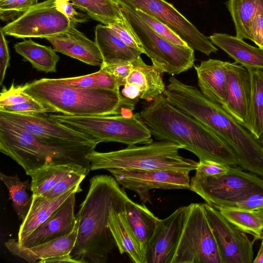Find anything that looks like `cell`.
Wrapping results in <instances>:
<instances>
[{
    "label": "cell",
    "instance_id": "obj_1",
    "mask_svg": "<svg viewBox=\"0 0 263 263\" xmlns=\"http://www.w3.org/2000/svg\"><path fill=\"white\" fill-rule=\"evenodd\" d=\"M163 94L170 103L226 142L241 168L263 177V149L258 140L221 105L208 99L197 87L173 76Z\"/></svg>",
    "mask_w": 263,
    "mask_h": 263
},
{
    "label": "cell",
    "instance_id": "obj_2",
    "mask_svg": "<svg viewBox=\"0 0 263 263\" xmlns=\"http://www.w3.org/2000/svg\"><path fill=\"white\" fill-rule=\"evenodd\" d=\"M130 199L116 179L98 175L90 179L86 196L76 215L78 235L70 253L78 263H105L116 243L108 225L112 210H124Z\"/></svg>",
    "mask_w": 263,
    "mask_h": 263
},
{
    "label": "cell",
    "instance_id": "obj_3",
    "mask_svg": "<svg viewBox=\"0 0 263 263\" xmlns=\"http://www.w3.org/2000/svg\"><path fill=\"white\" fill-rule=\"evenodd\" d=\"M139 114L156 139L180 144L199 160H213L230 166L238 165L234 152L226 142L170 103L163 94L148 102Z\"/></svg>",
    "mask_w": 263,
    "mask_h": 263
},
{
    "label": "cell",
    "instance_id": "obj_4",
    "mask_svg": "<svg viewBox=\"0 0 263 263\" xmlns=\"http://www.w3.org/2000/svg\"><path fill=\"white\" fill-rule=\"evenodd\" d=\"M24 90L50 112L72 116L130 115L137 101L120 92L67 85L57 79L43 78L24 85Z\"/></svg>",
    "mask_w": 263,
    "mask_h": 263
},
{
    "label": "cell",
    "instance_id": "obj_5",
    "mask_svg": "<svg viewBox=\"0 0 263 263\" xmlns=\"http://www.w3.org/2000/svg\"><path fill=\"white\" fill-rule=\"evenodd\" d=\"M97 145L51 143L0 117V151L21 166L26 174L49 163H74L90 171L86 156Z\"/></svg>",
    "mask_w": 263,
    "mask_h": 263
},
{
    "label": "cell",
    "instance_id": "obj_6",
    "mask_svg": "<svg viewBox=\"0 0 263 263\" xmlns=\"http://www.w3.org/2000/svg\"><path fill=\"white\" fill-rule=\"evenodd\" d=\"M182 148L177 143L158 140L142 146L128 145L125 148L108 152L94 150L86 157L90 162V171L172 170L190 172L196 170L198 162L181 156L179 151Z\"/></svg>",
    "mask_w": 263,
    "mask_h": 263
},
{
    "label": "cell",
    "instance_id": "obj_7",
    "mask_svg": "<svg viewBox=\"0 0 263 263\" xmlns=\"http://www.w3.org/2000/svg\"><path fill=\"white\" fill-rule=\"evenodd\" d=\"M122 17L141 44L144 54L162 73L178 74L194 66V50L189 46L175 44L153 30L135 12L132 7L115 0Z\"/></svg>",
    "mask_w": 263,
    "mask_h": 263
},
{
    "label": "cell",
    "instance_id": "obj_8",
    "mask_svg": "<svg viewBox=\"0 0 263 263\" xmlns=\"http://www.w3.org/2000/svg\"><path fill=\"white\" fill-rule=\"evenodd\" d=\"M56 121L86 134L101 142H116L133 145L153 141L151 133L140 118L131 115L72 116L49 114Z\"/></svg>",
    "mask_w": 263,
    "mask_h": 263
},
{
    "label": "cell",
    "instance_id": "obj_9",
    "mask_svg": "<svg viewBox=\"0 0 263 263\" xmlns=\"http://www.w3.org/2000/svg\"><path fill=\"white\" fill-rule=\"evenodd\" d=\"M189 190L216 209L232 207L252 194L263 192V177L231 166L227 172L217 175L195 174Z\"/></svg>",
    "mask_w": 263,
    "mask_h": 263
},
{
    "label": "cell",
    "instance_id": "obj_10",
    "mask_svg": "<svg viewBox=\"0 0 263 263\" xmlns=\"http://www.w3.org/2000/svg\"><path fill=\"white\" fill-rule=\"evenodd\" d=\"M171 263H221L204 203L187 205L184 227Z\"/></svg>",
    "mask_w": 263,
    "mask_h": 263
},
{
    "label": "cell",
    "instance_id": "obj_11",
    "mask_svg": "<svg viewBox=\"0 0 263 263\" xmlns=\"http://www.w3.org/2000/svg\"><path fill=\"white\" fill-rule=\"evenodd\" d=\"M70 26L68 17L58 9L55 0H46L2 29L5 35L15 38L46 39L66 31Z\"/></svg>",
    "mask_w": 263,
    "mask_h": 263
},
{
    "label": "cell",
    "instance_id": "obj_12",
    "mask_svg": "<svg viewBox=\"0 0 263 263\" xmlns=\"http://www.w3.org/2000/svg\"><path fill=\"white\" fill-rule=\"evenodd\" d=\"M156 18L168 26L194 50L206 55L218 49L171 3L165 0H120Z\"/></svg>",
    "mask_w": 263,
    "mask_h": 263
},
{
    "label": "cell",
    "instance_id": "obj_13",
    "mask_svg": "<svg viewBox=\"0 0 263 263\" xmlns=\"http://www.w3.org/2000/svg\"><path fill=\"white\" fill-rule=\"evenodd\" d=\"M109 171L123 188L137 193L143 202L151 203L152 189H190L188 172L172 170H142L109 169Z\"/></svg>",
    "mask_w": 263,
    "mask_h": 263
},
{
    "label": "cell",
    "instance_id": "obj_14",
    "mask_svg": "<svg viewBox=\"0 0 263 263\" xmlns=\"http://www.w3.org/2000/svg\"><path fill=\"white\" fill-rule=\"evenodd\" d=\"M0 117L51 143L98 145L100 143L89 135L56 121L47 113L22 115L0 111Z\"/></svg>",
    "mask_w": 263,
    "mask_h": 263
},
{
    "label": "cell",
    "instance_id": "obj_15",
    "mask_svg": "<svg viewBox=\"0 0 263 263\" xmlns=\"http://www.w3.org/2000/svg\"><path fill=\"white\" fill-rule=\"evenodd\" d=\"M204 206L218 247L221 263H252L254 260L253 240L230 223L213 206Z\"/></svg>",
    "mask_w": 263,
    "mask_h": 263
},
{
    "label": "cell",
    "instance_id": "obj_16",
    "mask_svg": "<svg viewBox=\"0 0 263 263\" xmlns=\"http://www.w3.org/2000/svg\"><path fill=\"white\" fill-rule=\"evenodd\" d=\"M187 205L157 221L146 253L147 263H171L184 227Z\"/></svg>",
    "mask_w": 263,
    "mask_h": 263
},
{
    "label": "cell",
    "instance_id": "obj_17",
    "mask_svg": "<svg viewBox=\"0 0 263 263\" xmlns=\"http://www.w3.org/2000/svg\"><path fill=\"white\" fill-rule=\"evenodd\" d=\"M227 81L222 107L243 126L247 120L251 95L249 70L242 66L226 62Z\"/></svg>",
    "mask_w": 263,
    "mask_h": 263
},
{
    "label": "cell",
    "instance_id": "obj_18",
    "mask_svg": "<svg viewBox=\"0 0 263 263\" xmlns=\"http://www.w3.org/2000/svg\"><path fill=\"white\" fill-rule=\"evenodd\" d=\"M76 192L73 193L43 223L21 243L31 248L71 233L77 224L74 215Z\"/></svg>",
    "mask_w": 263,
    "mask_h": 263
},
{
    "label": "cell",
    "instance_id": "obj_19",
    "mask_svg": "<svg viewBox=\"0 0 263 263\" xmlns=\"http://www.w3.org/2000/svg\"><path fill=\"white\" fill-rule=\"evenodd\" d=\"M45 39L57 52L92 66L101 67L103 63L95 41L89 39L72 25L66 31Z\"/></svg>",
    "mask_w": 263,
    "mask_h": 263
},
{
    "label": "cell",
    "instance_id": "obj_20",
    "mask_svg": "<svg viewBox=\"0 0 263 263\" xmlns=\"http://www.w3.org/2000/svg\"><path fill=\"white\" fill-rule=\"evenodd\" d=\"M77 235L78 226L76 224L71 233L31 248L20 245L17 238L8 239L5 242V246L9 252L14 256L30 263H41L49 258L70 254L75 245Z\"/></svg>",
    "mask_w": 263,
    "mask_h": 263
},
{
    "label": "cell",
    "instance_id": "obj_21",
    "mask_svg": "<svg viewBox=\"0 0 263 263\" xmlns=\"http://www.w3.org/2000/svg\"><path fill=\"white\" fill-rule=\"evenodd\" d=\"M80 185L78 184L60 196L52 198L32 194L30 208L20 227L17 237L18 242L21 243L46 221L73 193L80 192L82 189Z\"/></svg>",
    "mask_w": 263,
    "mask_h": 263
},
{
    "label": "cell",
    "instance_id": "obj_22",
    "mask_svg": "<svg viewBox=\"0 0 263 263\" xmlns=\"http://www.w3.org/2000/svg\"><path fill=\"white\" fill-rule=\"evenodd\" d=\"M194 67L200 91L209 100L221 105L226 96V62L210 59Z\"/></svg>",
    "mask_w": 263,
    "mask_h": 263
},
{
    "label": "cell",
    "instance_id": "obj_23",
    "mask_svg": "<svg viewBox=\"0 0 263 263\" xmlns=\"http://www.w3.org/2000/svg\"><path fill=\"white\" fill-rule=\"evenodd\" d=\"M216 45L248 70H263V49L252 46L243 39L226 33H214L209 37Z\"/></svg>",
    "mask_w": 263,
    "mask_h": 263
},
{
    "label": "cell",
    "instance_id": "obj_24",
    "mask_svg": "<svg viewBox=\"0 0 263 263\" xmlns=\"http://www.w3.org/2000/svg\"><path fill=\"white\" fill-rule=\"evenodd\" d=\"M108 225L119 252L126 253L135 263H147L146 256L131 229L124 210H112Z\"/></svg>",
    "mask_w": 263,
    "mask_h": 263
},
{
    "label": "cell",
    "instance_id": "obj_25",
    "mask_svg": "<svg viewBox=\"0 0 263 263\" xmlns=\"http://www.w3.org/2000/svg\"><path fill=\"white\" fill-rule=\"evenodd\" d=\"M79 172L88 175L90 171L74 163L45 164L27 175L31 177L32 194L45 196L62 178L72 172Z\"/></svg>",
    "mask_w": 263,
    "mask_h": 263
},
{
    "label": "cell",
    "instance_id": "obj_26",
    "mask_svg": "<svg viewBox=\"0 0 263 263\" xmlns=\"http://www.w3.org/2000/svg\"><path fill=\"white\" fill-rule=\"evenodd\" d=\"M95 41L100 50L103 63L117 60L133 62L142 53L128 46L106 25L99 24L96 27Z\"/></svg>",
    "mask_w": 263,
    "mask_h": 263
},
{
    "label": "cell",
    "instance_id": "obj_27",
    "mask_svg": "<svg viewBox=\"0 0 263 263\" xmlns=\"http://www.w3.org/2000/svg\"><path fill=\"white\" fill-rule=\"evenodd\" d=\"M133 68L126 83H135L140 89V99L150 102L163 93L166 86L162 73L154 66L146 64L140 56L133 62Z\"/></svg>",
    "mask_w": 263,
    "mask_h": 263
},
{
    "label": "cell",
    "instance_id": "obj_28",
    "mask_svg": "<svg viewBox=\"0 0 263 263\" xmlns=\"http://www.w3.org/2000/svg\"><path fill=\"white\" fill-rule=\"evenodd\" d=\"M125 213L129 226L146 256L159 218L144 204L136 203L131 199L125 203Z\"/></svg>",
    "mask_w": 263,
    "mask_h": 263
},
{
    "label": "cell",
    "instance_id": "obj_29",
    "mask_svg": "<svg viewBox=\"0 0 263 263\" xmlns=\"http://www.w3.org/2000/svg\"><path fill=\"white\" fill-rule=\"evenodd\" d=\"M14 48L23 57V61L29 62L38 71L46 73L56 72L60 57L53 48L29 39L16 43Z\"/></svg>",
    "mask_w": 263,
    "mask_h": 263
},
{
    "label": "cell",
    "instance_id": "obj_30",
    "mask_svg": "<svg viewBox=\"0 0 263 263\" xmlns=\"http://www.w3.org/2000/svg\"><path fill=\"white\" fill-rule=\"evenodd\" d=\"M251 95L248 114L244 126L258 140L263 135V72L249 70Z\"/></svg>",
    "mask_w": 263,
    "mask_h": 263
},
{
    "label": "cell",
    "instance_id": "obj_31",
    "mask_svg": "<svg viewBox=\"0 0 263 263\" xmlns=\"http://www.w3.org/2000/svg\"><path fill=\"white\" fill-rule=\"evenodd\" d=\"M226 5L235 25L236 36L250 40L251 23L263 9V0H228Z\"/></svg>",
    "mask_w": 263,
    "mask_h": 263
},
{
    "label": "cell",
    "instance_id": "obj_32",
    "mask_svg": "<svg viewBox=\"0 0 263 263\" xmlns=\"http://www.w3.org/2000/svg\"><path fill=\"white\" fill-rule=\"evenodd\" d=\"M217 209L232 224L253 236V241L263 237V221L256 211L236 207H222Z\"/></svg>",
    "mask_w": 263,
    "mask_h": 263
},
{
    "label": "cell",
    "instance_id": "obj_33",
    "mask_svg": "<svg viewBox=\"0 0 263 263\" xmlns=\"http://www.w3.org/2000/svg\"><path fill=\"white\" fill-rule=\"evenodd\" d=\"M78 9L104 25L123 20L115 0H68Z\"/></svg>",
    "mask_w": 263,
    "mask_h": 263
},
{
    "label": "cell",
    "instance_id": "obj_34",
    "mask_svg": "<svg viewBox=\"0 0 263 263\" xmlns=\"http://www.w3.org/2000/svg\"><path fill=\"white\" fill-rule=\"evenodd\" d=\"M0 179L6 186L9 199L18 218L22 221L26 216L31 206L32 196L28 191L31 190V183L28 180L23 181L17 175H7L0 173Z\"/></svg>",
    "mask_w": 263,
    "mask_h": 263
},
{
    "label": "cell",
    "instance_id": "obj_35",
    "mask_svg": "<svg viewBox=\"0 0 263 263\" xmlns=\"http://www.w3.org/2000/svg\"><path fill=\"white\" fill-rule=\"evenodd\" d=\"M59 82L69 86L88 88L108 89L120 92V86L108 73L100 69L91 74L71 78L57 79Z\"/></svg>",
    "mask_w": 263,
    "mask_h": 263
},
{
    "label": "cell",
    "instance_id": "obj_36",
    "mask_svg": "<svg viewBox=\"0 0 263 263\" xmlns=\"http://www.w3.org/2000/svg\"><path fill=\"white\" fill-rule=\"evenodd\" d=\"M37 3L38 0H0V18L14 21Z\"/></svg>",
    "mask_w": 263,
    "mask_h": 263
},
{
    "label": "cell",
    "instance_id": "obj_37",
    "mask_svg": "<svg viewBox=\"0 0 263 263\" xmlns=\"http://www.w3.org/2000/svg\"><path fill=\"white\" fill-rule=\"evenodd\" d=\"M133 8L137 14L158 34L175 44L181 46H189L176 33L162 22L141 10L134 7Z\"/></svg>",
    "mask_w": 263,
    "mask_h": 263
},
{
    "label": "cell",
    "instance_id": "obj_38",
    "mask_svg": "<svg viewBox=\"0 0 263 263\" xmlns=\"http://www.w3.org/2000/svg\"><path fill=\"white\" fill-rule=\"evenodd\" d=\"M133 62L117 60L103 63L100 69L110 75L121 87L126 83L127 78L133 68Z\"/></svg>",
    "mask_w": 263,
    "mask_h": 263
},
{
    "label": "cell",
    "instance_id": "obj_39",
    "mask_svg": "<svg viewBox=\"0 0 263 263\" xmlns=\"http://www.w3.org/2000/svg\"><path fill=\"white\" fill-rule=\"evenodd\" d=\"M23 85L15 86L12 83L9 88L4 87L0 95V107L21 103L33 98L24 90Z\"/></svg>",
    "mask_w": 263,
    "mask_h": 263
},
{
    "label": "cell",
    "instance_id": "obj_40",
    "mask_svg": "<svg viewBox=\"0 0 263 263\" xmlns=\"http://www.w3.org/2000/svg\"><path fill=\"white\" fill-rule=\"evenodd\" d=\"M0 111L22 115H37L50 112L46 107L34 99L16 104L0 107Z\"/></svg>",
    "mask_w": 263,
    "mask_h": 263
},
{
    "label": "cell",
    "instance_id": "obj_41",
    "mask_svg": "<svg viewBox=\"0 0 263 263\" xmlns=\"http://www.w3.org/2000/svg\"><path fill=\"white\" fill-rule=\"evenodd\" d=\"M85 173L79 172H72L60 180L45 196L52 198L60 196L78 184H80L85 177Z\"/></svg>",
    "mask_w": 263,
    "mask_h": 263
},
{
    "label": "cell",
    "instance_id": "obj_42",
    "mask_svg": "<svg viewBox=\"0 0 263 263\" xmlns=\"http://www.w3.org/2000/svg\"><path fill=\"white\" fill-rule=\"evenodd\" d=\"M107 26L128 46L144 53L141 44L129 29L123 18L121 21L110 23Z\"/></svg>",
    "mask_w": 263,
    "mask_h": 263
},
{
    "label": "cell",
    "instance_id": "obj_43",
    "mask_svg": "<svg viewBox=\"0 0 263 263\" xmlns=\"http://www.w3.org/2000/svg\"><path fill=\"white\" fill-rule=\"evenodd\" d=\"M230 167V165L213 160H199L195 174L203 176L217 175L227 172Z\"/></svg>",
    "mask_w": 263,
    "mask_h": 263
},
{
    "label": "cell",
    "instance_id": "obj_44",
    "mask_svg": "<svg viewBox=\"0 0 263 263\" xmlns=\"http://www.w3.org/2000/svg\"><path fill=\"white\" fill-rule=\"evenodd\" d=\"M55 3L58 9L68 17L71 25L76 26L79 23L87 21L86 15L78 12L68 0H55Z\"/></svg>",
    "mask_w": 263,
    "mask_h": 263
},
{
    "label": "cell",
    "instance_id": "obj_45",
    "mask_svg": "<svg viewBox=\"0 0 263 263\" xmlns=\"http://www.w3.org/2000/svg\"><path fill=\"white\" fill-rule=\"evenodd\" d=\"M250 40L263 49V9L256 14L251 23Z\"/></svg>",
    "mask_w": 263,
    "mask_h": 263
},
{
    "label": "cell",
    "instance_id": "obj_46",
    "mask_svg": "<svg viewBox=\"0 0 263 263\" xmlns=\"http://www.w3.org/2000/svg\"><path fill=\"white\" fill-rule=\"evenodd\" d=\"M2 29H0V85L3 84L6 70L9 66L10 54L8 42Z\"/></svg>",
    "mask_w": 263,
    "mask_h": 263
},
{
    "label": "cell",
    "instance_id": "obj_47",
    "mask_svg": "<svg viewBox=\"0 0 263 263\" xmlns=\"http://www.w3.org/2000/svg\"><path fill=\"white\" fill-rule=\"evenodd\" d=\"M242 209L257 211L263 208V192L252 194L243 200L236 203L233 206Z\"/></svg>",
    "mask_w": 263,
    "mask_h": 263
},
{
    "label": "cell",
    "instance_id": "obj_48",
    "mask_svg": "<svg viewBox=\"0 0 263 263\" xmlns=\"http://www.w3.org/2000/svg\"><path fill=\"white\" fill-rule=\"evenodd\" d=\"M121 94L131 100L138 102L140 99V89L136 84L126 83L121 91Z\"/></svg>",
    "mask_w": 263,
    "mask_h": 263
},
{
    "label": "cell",
    "instance_id": "obj_49",
    "mask_svg": "<svg viewBox=\"0 0 263 263\" xmlns=\"http://www.w3.org/2000/svg\"><path fill=\"white\" fill-rule=\"evenodd\" d=\"M73 262L78 263L73 259L70 254L53 257L43 260L41 263Z\"/></svg>",
    "mask_w": 263,
    "mask_h": 263
},
{
    "label": "cell",
    "instance_id": "obj_50",
    "mask_svg": "<svg viewBox=\"0 0 263 263\" xmlns=\"http://www.w3.org/2000/svg\"><path fill=\"white\" fill-rule=\"evenodd\" d=\"M253 263H263V237L261 238V242L257 254L254 258Z\"/></svg>",
    "mask_w": 263,
    "mask_h": 263
},
{
    "label": "cell",
    "instance_id": "obj_51",
    "mask_svg": "<svg viewBox=\"0 0 263 263\" xmlns=\"http://www.w3.org/2000/svg\"><path fill=\"white\" fill-rule=\"evenodd\" d=\"M256 211L263 221V208L260 209Z\"/></svg>",
    "mask_w": 263,
    "mask_h": 263
},
{
    "label": "cell",
    "instance_id": "obj_52",
    "mask_svg": "<svg viewBox=\"0 0 263 263\" xmlns=\"http://www.w3.org/2000/svg\"><path fill=\"white\" fill-rule=\"evenodd\" d=\"M259 141V142L261 145V146L262 147V149H263V135L261 136V137L258 140Z\"/></svg>",
    "mask_w": 263,
    "mask_h": 263
},
{
    "label": "cell",
    "instance_id": "obj_53",
    "mask_svg": "<svg viewBox=\"0 0 263 263\" xmlns=\"http://www.w3.org/2000/svg\"><path fill=\"white\" fill-rule=\"evenodd\" d=\"M262 72H263V70H262Z\"/></svg>",
    "mask_w": 263,
    "mask_h": 263
}]
</instances>
